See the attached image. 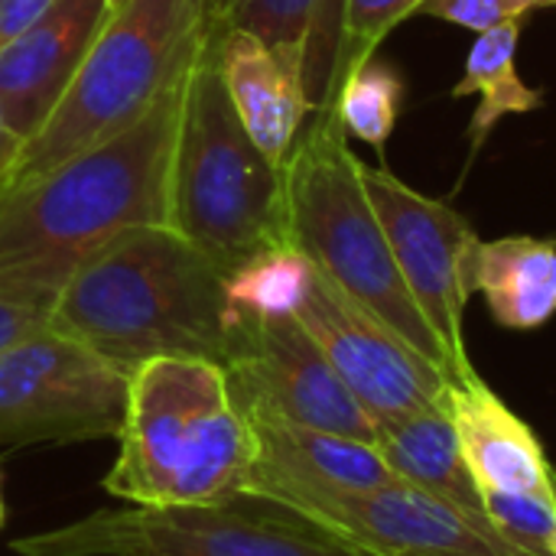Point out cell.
<instances>
[{"mask_svg": "<svg viewBox=\"0 0 556 556\" xmlns=\"http://www.w3.org/2000/svg\"><path fill=\"white\" fill-rule=\"evenodd\" d=\"M189 62L127 130L20 189L0 192L3 300L49 316L68 277L94 251L130 228L166 225L169 163Z\"/></svg>", "mask_w": 556, "mask_h": 556, "instance_id": "cell-1", "label": "cell"}, {"mask_svg": "<svg viewBox=\"0 0 556 556\" xmlns=\"http://www.w3.org/2000/svg\"><path fill=\"white\" fill-rule=\"evenodd\" d=\"M49 326L130 371L156 355L225 362V274L169 225H140L94 251L62 287Z\"/></svg>", "mask_w": 556, "mask_h": 556, "instance_id": "cell-2", "label": "cell"}, {"mask_svg": "<svg viewBox=\"0 0 556 556\" xmlns=\"http://www.w3.org/2000/svg\"><path fill=\"white\" fill-rule=\"evenodd\" d=\"M104 492L140 508L199 505L241 489L257 440L212 358L156 355L130 368Z\"/></svg>", "mask_w": 556, "mask_h": 556, "instance_id": "cell-3", "label": "cell"}, {"mask_svg": "<svg viewBox=\"0 0 556 556\" xmlns=\"http://www.w3.org/2000/svg\"><path fill=\"white\" fill-rule=\"evenodd\" d=\"M166 225L222 274L290 241L283 166H274L248 137L222 81L208 26L186 75Z\"/></svg>", "mask_w": 556, "mask_h": 556, "instance_id": "cell-4", "label": "cell"}, {"mask_svg": "<svg viewBox=\"0 0 556 556\" xmlns=\"http://www.w3.org/2000/svg\"><path fill=\"white\" fill-rule=\"evenodd\" d=\"M345 137L336 108L309 114V124H303L283 163L290 241L355 306L450 375L446 349L394 261L362 186V160L349 150Z\"/></svg>", "mask_w": 556, "mask_h": 556, "instance_id": "cell-5", "label": "cell"}, {"mask_svg": "<svg viewBox=\"0 0 556 556\" xmlns=\"http://www.w3.org/2000/svg\"><path fill=\"white\" fill-rule=\"evenodd\" d=\"M205 7L208 0H130L108 13L68 91L23 143L0 192L39 179L140 121L195 52Z\"/></svg>", "mask_w": 556, "mask_h": 556, "instance_id": "cell-6", "label": "cell"}, {"mask_svg": "<svg viewBox=\"0 0 556 556\" xmlns=\"http://www.w3.org/2000/svg\"><path fill=\"white\" fill-rule=\"evenodd\" d=\"M20 556H365L303 515L231 492L199 505L101 508L10 544Z\"/></svg>", "mask_w": 556, "mask_h": 556, "instance_id": "cell-7", "label": "cell"}, {"mask_svg": "<svg viewBox=\"0 0 556 556\" xmlns=\"http://www.w3.org/2000/svg\"><path fill=\"white\" fill-rule=\"evenodd\" d=\"M127 375L52 326L0 355V446L117 437Z\"/></svg>", "mask_w": 556, "mask_h": 556, "instance_id": "cell-8", "label": "cell"}, {"mask_svg": "<svg viewBox=\"0 0 556 556\" xmlns=\"http://www.w3.org/2000/svg\"><path fill=\"white\" fill-rule=\"evenodd\" d=\"M231 319L235 326L222 368L244 417H270L375 443L378 424L352 397L296 316Z\"/></svg>", "mask_w": 556, "mask_h": 556, "instance_id": "cell-9", "label": "cell"}, {"mask_svg": "<svg viewBox=\"0 0 556 556\" xmlns=\"http://www.w3.org/2000/svg\"><path fill=\"white\" fill-rule=\"evenodd\" d=\"M368 202L388 235L394 261L450 358V375L469 368L463 316L472 290L479 235L443 199L401 182L384 166H358Z\"/></svg>", "mask_w": 556, "mask_h": 556, "instance_id": "cell-10", "label": "cell"}, {"mask_svg": "<svg viewBox=\"0 0 556 556\" xmlns=\"http://www.w3.org/2000/svg\"><path fill=\"white\" fill-rule=\"evenodd\" d=\"M267 502L303 515L365 556H534L401 479L365 492H277Z\"/></svg>", "mask_w": 556, "mask_h": 556, "instance_id": "cell-11", "label": "cell"}, {"mask_svg": "<svg viewBox=\"0 0 556 556\" xmlns=\"http://www.w3.org/2000/svg\"><path fill=\"white\" fill-rule=\"evenodd\" d=\"M296 319L375 424L443 407L450 375L355 306L319 270Z\"/></svg>", "mask_w": 556, "mask_h": 556, "instance_id": "cell-12", "label": "cell"}, {"mask_svg": "<svg viewBox=\"0 0 556 556\" xmlns=\"http://www.w3.org/2000/svg\"><path fill=\"white\" fill-rule=\"evenodd\" d=\"M443 414L479 492L531 495L556 505V476L538 433L476 375L472 365L446 378Z\"/></svg>", "mask_w": 556, "mask_h": 556, "instance_id": "cell-13", "label": "cell"}, {"mask_svg": "<svg viewBox=\"0 0 556 556\" xmlns=\"http://www.w3.org/2000/svg\"><path fill=\"white\" fill-rule=\"evenodd\" d=\"M108 20V0H55L26 33L0 46V111L29 140L68 91Z\"/></svg>", "mask_w": 556, "mask_h": 556, "instance_id": "cell-14", "label": "cell"}, {"mask_svg": "<svg viewBox=\"0 0 556 556\" xmlns=\"http://www.w3.org/2000/svg\"><path fill=\"white\" fill-rule=\"evenodd\" d=\"M257 453L238 492H365L397 482L375 443L323 433L270 417H248Z\"/></svg>", "mask_w": 556, "mask_h": 556, "instance_id": "cell-15", "label": "cell"}, {"mask_svg": "<svg viewBox=\"0 0 556 556\" xmlns=\"http://www.w3.org/2000/svg\"><path fill=\"white\" fill-rule=\"evenodd\" d=\"M205 23L257 36L300 75L309 114L332 108L345 42V0H228Z\"/></svg>", "mask_w": 556, "mask_h": 556, "instance_id": "cell-16", "label": "cell"}, {"mask_svg": "<svg viewBox=\"0 0 556 556\" xmlns=\"http://www.w3.org/2000/svg\"><path fill=\"white\" fill-rule=\"evenodd\" d=\"M208 36L222 81L248 137L274 166H283L309 117L300 75L244 29L208 26Z\"/></svg>", "mask_w": 556, "mask_h": 556, "instance_id": "cell-17", "label": "cell"}, {"mask_svg": "<svg viewBox=\"0 0 556 556\" xmlns=\"http://www.w3.org/2000/svg\"><path fill=\"white\" fill-rule=\"evenodd\" d=\"M472 290L485 296L489 313L502 329H544L556 316V238L508 235L482 241L476 251Z\"/></svg>", "mask_w": 556, "mask_h": 556, "instance_id": "cell-18", "label": "cell"}, {"mask_svg": "<svg viewBox=\"0 0 556 556\" xmlns=\"http://www.w3.org/2000/svg\"><path fill=\"white\" fill-rule=\"evenodd\" d=\"M375 446L381 459L388 463V469L394 472V479L489 525L485 508H482V492L459 453L456 433L443 407L378 424Z\"/></svg>", "mask_w": 556, "mask_h": 556, "instance_id": "cell-19", "label": "cell"}, {"mask_svg": "<svg viewBox=\"0 0 556 556\" xmlns=\"http://www.w3.org/2000/svg\"><path fill=\"white\" fill-rule=\"evenodd\" d=\"M518 39H521V20L502 23L489 33H479V39L469 49L466 72L453 85V98L482 94V101L472 111L469 121V163L482 153L492 127L508 114H528L544 104L541 88H528L518 75Z\"/></svg>", "mask_w": 556, "mask_h": 556, "instance_id": "cell-20", "label": "cell"}, {"mask_svg": "<svg viewBox=\"0 0 556 556\" xmlns=\"http://www.w3.org/2000/svg\"><path fill=\"white\" fill-rule=\"evenodd\" d=\"M313 277H316L313 261L293 241L267 248L225 274L228 313L238 319L296 316V309L303 306L313 287Z\"/></svg>", "mask_w": 556, "mask_h": 556, "instance_id": "cell-21", "label": "cell"}, {"mask_svg": "<svg viewBox=\"0 0 556 556\" xmlns=\"http://www.w3.org/2000/svg\"><path fill=\"white\" fill-rule=\"evenodd\" d=\"M401 98H404V78L397 75V68L371 55L345 75L332 108L342 130L365 140L381 156L394 134Z\"/></svg>", "mask_w": 556, "mask_h": 556, "instance_id": "cell-22", "label": "cell"}, {"mask_svg": "<svg viewBox=\"0 0 556 556\" xmlns=\"http://www.w3.org/2000/svg\"><path fill=\"white\" fill-rule=\"evenodd\" d=\"M420 3L424 0H345V42H342L336 91L355 65L375 55V49L401 20L417 13Z\"/></svg>", "mask_w": 556, "mask_h": 556, "instance_id": "cell-23", "label": "cell"}, {"mask_svg": "<svg viewBox=\"0 0 556 556\" xmlns=\"http://www.w3.org/2000/svg\"><path fill=\"white\" fill-rule=\"evenodd\" d=\"M482 508L489 525L518 551L534 556H551L554 534V505L531 495H505V492H482Z\"/></svg>", "mask_w": 556, "mask_h": 556, "instance_id": "cell-24", "label": "cell"}, {"mask_svg": "<svg viewBox=\"0 0 556 556\" xmlns=\"http://www.w3.org/2000/svg\"><path fill=\"white\" fill-rule=\"evenodd\" d=\"M538 7H547V0H424L417 13L456 23L476 33H489L502 23L521 20L525 13Z\"/></svg>", "mask_w": 556, "mask_h": 556, "instance_id": "cell-25", "label": "cell"}, {"mask_svg": "<svg viewBox=\"0 0 556 556\" xmlns=\"http://www.w3.org/2000/svg\"><path fill=\"white\" fill-rule=\"evenodd\" d=\"M46 326H49V316L46 313L29 309V306H20V303L0 296V355L7 349H13L16 342L29 339L33 332L46 329Z\"/></svg>", "mask_w": 556, "mask_h": 556, "instance_id": "cell-26", "label": "cell"}, {"mask_svg": "<svg viewBox=\"0 0 556 556\" xmlns=\"http://www.w3.org/2000/svg\"><path fill=\"white\" fill-rule=\"evenodd\" d=\"M55 0H0V46L26 33Z\"/></svg>", "mask_w": 556, "mask_h": 556, "instance_id": "cell-27", "label": "cell"}, {"mask_svg": "<svg viewBox=\"0 0 556 556\" xmlns=\"http://www.w3.org/2000/svg\"><path fill=\"white\" fill-rule=\"evenodd\" d=\"M23 143H26V140L7 124V117H3V111H0V186H3V179H7V173L13 169V163H16Z\"/></svg>", "mask_w": 556, "mask_h": 556, "instance_id": "cell-28", "label": "cell"}, {"mask_svg": "<svg viewBox=\"0 0 556 556\" xmlns=\"http://www.w3.org/2000/svg\"><path fill=\"white\" fill-rule=\"evenodd\" d=\"M225 3H228V0H208V7H205V20H208V16H215Z\"/></svg>", "mask_w": 556, "mask_h": 556, "instance_id": "cell-29", "label": "cell"}, {"mask_svg": "<svg viewBox=\"0 0 556 556\" xmlns=\"http://www.w3.org/2000/svg\"><path fill=\"white\" fill-rule=\"evenodd\" d=\"M130 0H108V13H114V10H121V7H127Z\"/></svg>", "mask_w": 556, "mask_h": 556, "instance_id": "cell-30", "label": "cell"}, {"mask_svg": "<svg viewBox=\"0 0 556 556\" xmlns=\"http://www.w3.org/2000/svg\"><path fill=\"white\" fill-rule=\"evenodd\" d=\"M551 556H556V505H554V534H551Z\"/></svg>", "mask_w": 556, "mask_h": 556, "instance_id": "cell-31", "label": "cell"}, {"mask_svg": "<svg viewBox=\"0 0 556 556\" xmlns=\"http://www.w3.org/2000/svg\"><path fill=\"white\" fill-rule=\"evenodd\" d=\"M3 521H7V508H3V485H0V528H3Z\"/></svg>", "mask_w": 556, "mask_h": 556, "instance_id": "cell-32", "label": "cell"}, {"mask_svg": "<svg viewBox=\"0 0 556 556\" xmlns=\"http://www.w3.org/2000/svg\"><path fill=\"white\" fill-rule=\"evenodd\" d=\"M547 3H554V0H547Z\"/></svg>", "mask_w": 556, "mask_h": 556, "instance_id": "cell-33", "label": "cell"}, {"mask_svg": "<svg viewBox=\"0 0 556 556\" xmlns=\"http://www.w3.org/2000/svg\"><path fill=\"white\" fill-rule=\"evenodd\" d=\"M554 7H556V0H554Z\"/></svg>", "mask_w": 556, "mask_h": 556, "instance_id": "cell-34", "label": "cell"}]
</instances>
